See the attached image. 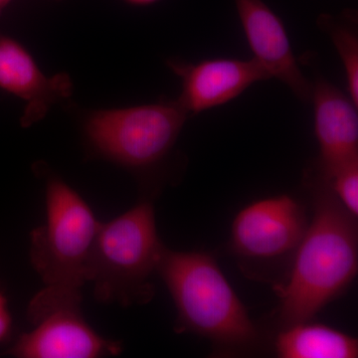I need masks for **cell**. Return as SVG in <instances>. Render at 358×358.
I'll use <instances>...</instances> for the list:
<instances>
[{
	"label": "cell",
	"instance_id": "6da1fadb",
	"mask_svg": "<svg viewBox=\"0 0 358 358\" xmlns=\"http://www.w3.org/2000/svg\"><path fill=\"white\" fill-rule=\"evenodd\" d=\"M313 187L312 221L294 253L288 279L275 287L281 327L312 320L357 275V218L339 202L327 180L315 176Z\"/></svg>",
	"mask_w": 358,
	"mask_h": 358
},
{
	"label": "cell",
	"instance_id": "7a4b0ae2",
	"mask_svg": "<svg viewBox=\"0 0 358 358\" xmlns=\"http://www.w3.org/2000/svg\"><path fill=\"white\" fill-rule=\"evenodd\" d=\"M157 272L178 310L176 331L208 339L219 353L245 355L262 343V334L213 257L164 247Z\"/></svg>",
	"mask_w": 358,
	"mask_h": 358
},
{
	"label": "cell",
	"instance_id": "3957f363",
	"mask_svg": "<svg viewBox=\"0 0 358 358\" xmlns=\"http://www.w3.org/2000/svg\"><path fill=\"white\" fill-rule=\"evenodd\" d=\"M46 222L30 234V261L45 287L30 301L37 317L65 307H82L88 263L100 223L85 200L53 173L46 176Z\"/></svg>",
	"mask_w": 358,
	"mask_h": 358
},
{
	"label": "cell",
	"instance_id": "277c9868",
	"mask_svg": "<svg viewBox=\"0 0 358 358\" xmlns=\"http://www.w3.org/2000/svg\"><path fill=\"white\" fill-rule=\"evenodd\" d=\"M164 248L150 202L101 222L88 263V282L96 300L122 307L148 303L155 294L150 278Z\"/></svg>",
	"mask_w": 358,
	"mask_h": 358
},
{
	"label": "cell",
	"instance_id": "5b68a950",
	"mask_svg": "<svg viewBox=\"0 0 358 358\" xmlns=\"http://www.w3.org/2000/svg\"><path fill=\"white\" fill-rule=\"evenodd\" d=\"M178 101L89 110L83 134L92 152L129 169H145L171 152L187 120Z\"/></svg>",
	"mask_w": 358,
	"mask_h": 358
},
{
	"label": "cell",
	"instance_id": "8992f818",
	"mask_svg": "<svg viewBox=\"0 0 358 358\" xmlns=\"http://www.w3.org/2000/svg\"><path fill=\"white\" fill-rule=\"evenodd\" d=\"M308 226L305 209L294 197L259 199L238 212L231 248L240 258L261 262L294 255Z\"/></svg>",
	"mask_w": 358,
	"mask_h": 358
},
{
	"label": "cell",
	"instance_id": "52a82bcc",
	"mask_svg": "<svg viewBox=\"0 0 358 358\" xmlns=\"http://www.w3.org/2000/svg\"><path fill=\"white\" fill-rule=\"evenodd\" d=\"M35 329L22 334L10 350L20 358H96L117 355L121 343L99 336L84 320L82 308H60L45 313Z\"/></svg>",
	"mask_w": 358,
	"mask_h": 358
},
{
	"label": "cell",
	"instance_id": "ba28073f",
	"mask_svg": "<svg viewBox=\"0 0 358 358\" xmlns=\"http://www.w3.org/2000/svg\"><path fill=\"white\" fill-rule=\"evenodd\" d=\"M167 65L181 80L178 103L188 114L222 106L241 95L252 85L270 80L255 59H211L192 64L169 60Z\"/></svg>",
	"mask_w": 358,
	"mask_h": 358
},
{
	"label": "cell",
	"instance_id": "9c48e42d",
	"mask_svg": "<svg viewBox=\"0 0 358 358\" xmlns=\"http://www.w3.org/2000/svg\"><path fill=\"white\" fill-rule=\"evenodd\" d=\"M235 6L254 59L300 100L310 101L313 85L296 62L281 18L262 0H235Z\"/></svg>",
	"mask_w": 358,
	"mask_h": 358
},
{
	"label": "cell",
	"instance_id": "30bf717a",
	"mask_svg": "<svg viewBox=\"0 0 358 358\" xmlns=\"http://www.w3.org/2000/svg\"><path fill=\"white\" fill-rule=\"evenodd\" d=\"M0 89L25 103L20 122L28 128L69 98L73 83L65 73L47 76L20 41L0 34Z\"/></svg>",
	"mask_w": 358,
	"mask_h": 358
},
{
	"label": "cell",
	"instance_id": "8fae6325",
	"mask_svg": "<svg viewBox=\"0 0 358 358\" xmlns=\"http://www.w3.org/2000/svg\"><path fill=\"white\" fill-rule=\"evenodd\" d=\"M315 133L320 145L317 176L327 180L339 166L358 157L357 106L341 90L317 77L313 85Z\"/></svg>",
	"mask_w": 358,
	"mask_h": 358
},
{
	"label": "cell",
	"instance_id": "7c38bea8",
	"mask_svg": "<svg viewBox=\"0 0 358 358\" xmlns=\"http://www.w3.org/2000/svg\"><path fill=\"white\" fill-rule=\"evenodd\" d=\"M280 358H357L358 341L350 334L312 320L282 327L275 339Z\"/></svg>",
	"mask_w": 358,
	"mask_h": 358
},
{
	"label": "cell",
	"instance_id": "4fadbf2b",
	"mask_svg": "<svg viewBox=\"0 0 358 358\" xmlns=\"http://www.w3.org/2000/svg\"><path fill=\"white\" fill-rule=\"evenodd\" d=\"M320 25L329 33L331 41L338 52L343 62L348 80V89L350 98L358 107V39L357 34L343 23L338 22L329 17L322 16Z\"/></svg>",
	"mask_w": 358,
	"mask_h": 358
},
{
	"label": "cell",
	"instance_id": "5bb4252c",
	"mask_svg": "<svg viewBox=\"0 0 358 358\" xmlns=\"http://www.w3.org/2000/svg\"><path fill=\"white\" fill-rule=\"evenodd\" d=\"M336 199L355 217L358 216V157L336 169L327 179Z\"/></svg>",
	"mask_w": 358,
	"mask_h": 358
},
{
	"label": "cell",
	"instance_id": "9a60e30c",
	"mask_svg": "<svg viewBox=\"0 0 358 358\" xmlns=\"http://www.w3.org/2000/svg\"><path fill=\"white\" fill-rule=\"evenodd\" d=\"M11 320L10 313L7 310V301L3 294L0 293V341L8 338L11 331Z\"/></svg>",
	"mask_w": 358,
	"mask_h": 358
},
{
	"label": "cell",
	"instance_id": "2e32d148",
	"mask_svg": "<svg viewBox=\"0 0 358 358\" xmlns=\"http://www.w3.org/2000/svg\"><path fill=\"white\" fill-rule=\"evenodd\" d=\"M127 3L136 6H148L157 3L159 0H124Z\"/></svg>",
	"mask_w": 358,
	"mask_h": 358
},
{
	"label": "cell",
	"instance_id": "e0dca14e",
	"mask_svg": "<svg viewBox=\"0 0 358 358\" xmlns=\"http://www.w3.org/2000/svg\"><path fill=\"white\" fill-rule=\"evenodd\" d=\"M13 0H0V14H1L2 11L6 9V7L8 6Z\"/></svg>",
	"mask_w": 358,
	"mask_h": 358
}]
</instances>
